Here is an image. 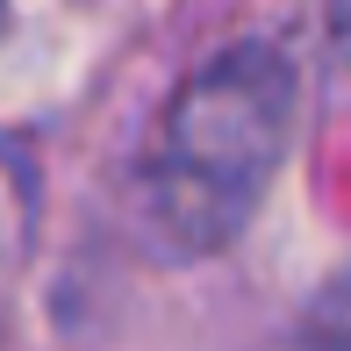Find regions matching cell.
<instances>
[{"label":"cell","mask_w":351,"mask_h":351,"mask_svg":"<svg viewBox=\"0 0 351 351\" xmlns=\"http://www.w3.org/2000/svg\"><path fill=\"white\" fill-rule=\"evenodd\" d=\"M280 122H287V65L265 51L222 58L201 72V86L172 108L165 143H158L151 194L180 237H222L251 208L280 158Z\"/></svg>","instance_id":"cell-1"}]
</instances>
